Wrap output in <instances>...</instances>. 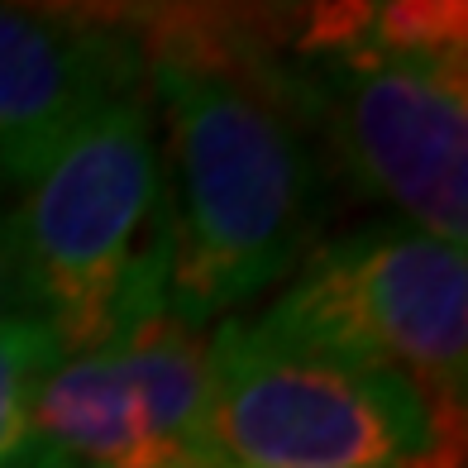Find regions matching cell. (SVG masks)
<instances>
[{"instance_id":"6da1fadb","label":"cell","mask_w":468,"mask_h":468,"mask_svg":"<svg viewBox=\"0 0 468 468\" xmlns=\"http://www.w3.org/2000/svg\"><path fill=\"white\" fill-rule=\"evenodd\" d=\"M124 25L167 173V306L206 330L311 259L335 177L272 77L268 10H144Z\"/></svg>"},{"instance_id":"7a4b0ae2","label":"cell","mask_w":468,"mask_h":468,"mask_svg":"<svg viewBox=\"0 0 468 468\" xmlns=\"http://www.w3.org/2000/svg\"><path fill=\"white\" fill-rule=\"evenodd\" d=\"M272 77L335 186L425 234H468V10L444 0L268 10Z\"/></svg>"},{"instance_id":"3957f363","label":"cell","mask_w":468,"mask_h":468,"mask_svg":"<svg viewBox=\"0 0 468 468\" xmlns=\"http://www.w3.org/2000/svg\"><path fill=\"white\" fill-rule=\"evenodd\" d=\"M15 311L62 358L105 349L139 311L167 302L163 158L148 91L134 87L62 139L5 216Z\"/></svg>"},{"instance_id":"277c9868","label":"cell","mask_w":468,"mask_h":468,"mask_svg":"<svg viewBox=\"0 0 468 468\" xmlns=\"http://www.w3.org/2000/svg\"><path fill=\"white\" fill-rule=\"evenodd\" d=\"M268 335L388 373L450 440L468 411V259L407 220H378L311 249L253 315Z\"/></svg>"},{"instance_id":"5b68a950","label":"cell","mask_w":468,"mask_h":468,"mask_svg":"<svg viewBox=\"0 0 468 468\" xmlns=\"http://www.w3.org/2000/svg\"><path fill=\"white\" fill-rule=\"evenodd\" d=\"M210 459L225 468H459L425 401L388 373L225 315L206 335Z\"/></svg>"},{"instance_id":"8992f818","label":"cell","mask_w":468,"mask_h":468,"mask_svg":"<svg viewBox=\"0 0 468 468\" xmlns=\"http://www.w3.org/2000/svg\"><path fill=\"white\" fill-rule=\"evenodd\" d=\"M144 87L124 19L0 5V177L25 186L62 139Z\"/></svg>"},{"instance_id":"52a82bcc","label":"cell","mask_w":468,"mask_h":468,"mask_svg":"<svg viewBox=\"0 0 468 468\" xmlns=\"http://www.w3.org/2000/svg\"><path fill=\"white\" fill-rule=\"evenodd\" d=\"M34 454L38 468H191L158 440L111 349L53 364L34 407Z\"/></svg>"},{"instance_id":"ba28073f","label":"cell","mask_w":468,"mask_h":468,"mask_svg":"<svg viewBox=\"0 0 468 468\" xmlns=\"http://www.w3.org/2000/svg\"><path fill=\"white\" fill-rule=\"evenodd\" d=\"M115 364L130 373L134 392L154 420L158 440L182 463L206 468L210 459V358L206 330L177 321L173 306L158 302L139 311L111 345Z\"/></svg>"},{"instance_id":"9c48e42d","label":"cell","mask_w":468,"mask_h":468,"mask_svg":"<svg viewBox=\"0 0 468 468\" xmlns=\"http://www.w3.org/2000/svg\"><path fill=\"white\" fill-rule=\"evenodd\" d=\"M58 358V339L34 315H0V468H38L34 407Z\"/></svg>"},{"instance_id":"30bf717a","label":"cell","mask_w":468,"mask_h":468,"mask_svg":"<svg viewBox=\"0 0 468 468\" xmlns=\"http://www.w3.org/2000/svg\"><path fill=\"white\" fill-rule=\"evenodd\" d=\"M15 311V272H10V244H5V216H0V315Z\"/></svg>"},{"instance_id":"8fae6325","label":"cell","mask_w":468,"mask_h":468,"mask_svg":"<svg viewBox=\"0 0 468 468\" xmlns=\"http://www.w3.org/2000/svg\"><path fill=\"white\" fill-rule=\"evenodd\" d=\"M206 468H225V463H206Z\"/></svg>"}]
</instances>
